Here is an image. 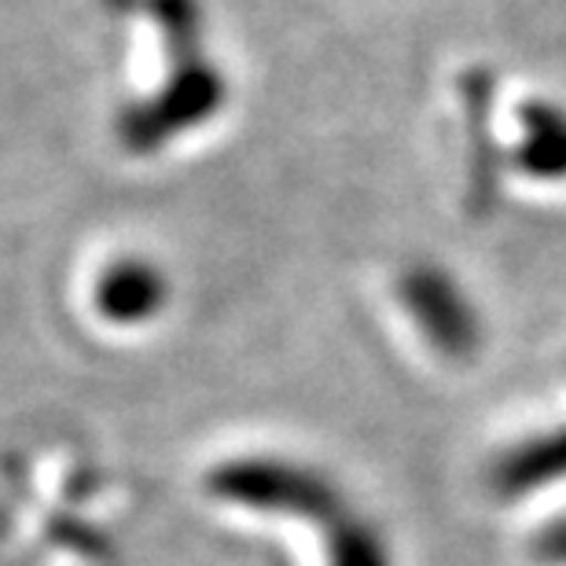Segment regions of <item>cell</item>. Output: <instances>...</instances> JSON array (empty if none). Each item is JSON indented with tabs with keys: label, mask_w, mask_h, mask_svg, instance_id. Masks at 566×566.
<instances>
[{
	"label": "cell",
	"mask_w": 566,
	"mask_h": 566,
	"mask_svg": "<svg viewBox=\"0 0 566 566\" xmlns=\"http://www.w3.org/2000/svg\"><path fill=\"white\" fill-rule=\"evenodd\" d=\"M158 280L144 265H122L104 283V305L115 316H140L155 305Z\"/></svg>",
	"instance_id": "6da1fadb"
},
{
	"label": "cell",
	"mask_w": 566,
	"mask_h": 566,
	"mask_svg": "<svg viewBox=\"0 0 566 566\" xmlns=\"http://www.w3.org/2000/svg\"><path fill=\"white\" fill-rule=\"evenodd\" d=\"M541 552H545V559L563 563V566H566V526L548 530V537L541 541Z\"/></svg>",
	"instance_id": "7a4b0ae2"
}]
</instances>
